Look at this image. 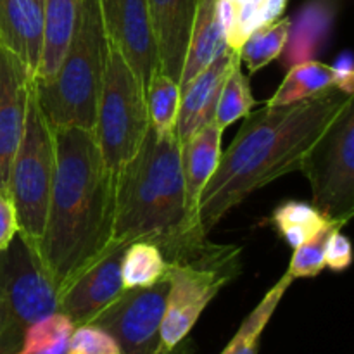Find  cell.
I'll use <instances>...</instances> for the list:
<instances>
[{
    "label": "cell",
    "mask_w": 354,
    "mask_h": 354,
    "mask_svg": "<svg viewBox=\"0 0 354 354\" xmlns=\"http://www.w3.org/2000/svg\"><path fill=\"white\" fill-rule=\"evenodd\" d=\"M54 130L55 171L37 252L59 294L109 249L116 175L100 154L93 130Z\"/></svg>",
    "instance_id": "1"
},
{
    "label": "cell",
    "mask_w": 354,
    "mask_h": 354,
    "mask_svg": "<svg viewBox=\"0 0 354 354\" xmlns=\"http://www.w3.org/2000/svg\"><path fill=\"white\" fill-rule=\"evenodd\" d=\"M351 97L334 88L289 106L249 113L201 194L197 220L203 234H209L252 192L299 171L304 156Z\"/></svg>",
    "instance_id": "2"
},
{
    "label": "cell",
    "mask_w": 354,
    "mask_h": 354,
    "mask_svg": "<svg viewBox=\"0 0 354 354\" xmlns=\"http://www.w3.org/2000/svg\"><path fill=\"white\" fill-rule=\"evenodd\" d=\"M151 242L168 263L201 258L211 242L187 206L180 142L149 127L137 154L116 173L109 245Z\"/></svg>",
    "instance_id": "3"
},
{
    "label": "cell",
    "mask_w": 354,
    "mask_h": 354,
    "mask_svg": "<svg viewBox=\"0 0 354 354\" xmlns=\"http://www.w3.org/2000/svg\"><path fill=\"white\" fill-rule=\"evenodd\" d=\"M109 55V38L99 0H82L75 31L47 82H33L40 109L52 128L93 130L97 102Z\"/></svg>",
    "instance_id": "4"
},
{
    "label": "cell",
    "mask_w": 354,
    "mask_h": 354,
    "mask_svg": "<svg viewBox=\"0 0 354 354\" xmlns=\"http://www.w3.org/2000/svg\"><path fill=\"white\" fill-rule=\"evenodd\" d=\"M55 171L54 130L40 109L33 83L28 93V113L7 182V196L16 211L17 234L37 249L44 235Z\"/></svg>",
    "instance_id": "5"
},
{
    "label": "cell",
    "mask_w": 354,
    "mask_h": 354,
    "mask_svg": "<svg viewBox=\"0 0 354 354\" xmlns=\"http://www.w3.org/2000/svg\"><path fill=\"white\" fill-rule=\"evenodd\" d=\"M149 127L144 86L109 41L93 135L104 161L114 175L137 154Z\"/></svg>",
    "instance_id": "6"
},
{
    "label": "cell",
    "mask_w": 354,
    "mask_h": 354,
    "mask_svg": "<svg viewBox=\"0 0 354 354\" xmlns=\"http://www.w3.org/2000/svg\"><path fill=\"white\" fill-rule=\"evenodd\" d=\"M0 354L16 353L31 324L59 311L57 287L19 234L0 251Z\"/></svg>",
    "instance_id": "7"
},
{
    "label": "cell",
    "mask_w": 354,
    "mask_h": 354,
    "mask_svg": "<svg viewBox=\"0 0 354 354\" xmlns=\"http://www.w3.org/2000/svg\"><path fill=\"white\" fill-rule=\"evenodd\" d=\"M241 249L216 245L207 256L168 263V297L161 324L162 353L175 349L197 324L207 304L237 275Z\"/></svg>",
    "instance_id": "8"
},
{
    "label": "cell",
    "mask_w": 354,
    "mask_h": 354,
    "mask_svg": "<svg viewBox=\"0 0 354 354\" xmlns=\"http://www.w3.org/2000/svg\"><path fill=\"white\" fill-rule=\"evenodd\" d=\"M299 171L310 182L313 206L348 223L354 214V97L308 151Z\"/></svg>",
    "instance_id": "9"
},
{
    "label": "cell",
    "mask_w": 354,
    "mask_h": 354,
    "mask_svg": "<svg viewBox=\"0 0 354 354\" xmlns=\"http://www.w3.org/2000/svg\"><path fill=\"white\" fill-rule=\"evenodd\" d=\"M168 289V277L154 286L124 289L90 324L106 330L118 342L121 354H161Z\"/></svg>",
    "instance_id": "10"
},
{
    "label": "cell",
    "mask_w": 354,
    "mask_h": 354,
    "mask_svg": "<svg viewBox=\"0 0 354 354\" xmlns=\"http://www.w3.org/2000/svg\"><path fill=\"white\" fill-rule=\"evenodd\" d=\"M111 44L120 50L144 90L159 69L147 0H99Z\"/></svg>",
    "instance_id": "11"
},
{
    "label": "cell",
    "mask_w": 354,
    "mask_h": 354,
    "mask_svg": "<svg viewBox=\"0 0 354 354\" xmlns=\"http://www.w3.org/2000/svg\"><path fill=\"white\" fill-rule=\"evenodd\" d=\"M124 249L121 245H109L95 263L59 294V313L66 315L75 327L90 324L124 290L121 280Z\"/></svg>",
    "instance_id": "12"
},
{
    "label": "cell",
    "mask_w": 354,
    "mask_h": 354,
    "mask_svg": "<svg viewBox=\"0 0 354 354\" xmlns=\"http://www.w3.org/2000/svg\"><path fill=\"white\" fill-rule=\"evenodd\" d=\"M33 80L19 57L0 45V192L7 194L10 165L23 138Z\"/></svg>",
    "instance_id": "13"
},
{
    "label": "cell",
    "mask_w": 354,
    "mask_h": 354,
    "mask_svg": "<svg viewBox=\"0 0 354 354\" xmlns=\"http://www.w3.org/2000/svg\"><path fill=\"white\" fill-rule=\"evenodd\" d=\"M237 64H241L239 50L228 48L182 90L175 127L180 144L189 140L203 127L213 123L225 80Z\"/></svg>",
    "instance_id": "14"
},
{
    "label": "cell",
    "mask_w": 354,
    "mask_h": 354,
    "mask_svg": "<svg viewBox=\"0 0 354 354\" xmlns=\"http://www.w3.org/2000/svg\"><path fill=\"white\" fill-rule=\"evenodd\" d=\"M159 71L178 83L185 64L197 0H147Z\"/></svg>",
    "instance_id": "15"
},
{
    "label": "cell",
    "mask_w": 354,
    "mask_h": 354,
    "mask_svg": "<svg viewBox=\"0 0 354 354\" xmlns=\"http://www.w3.org/2000/svg\"><path fill=\"white\" fill-rule=\"evenodd\" d=\"M0 45L19 57L35 80L44 48V0H0Z\"/></svg>",
    "instance_id": "16"
},
{
    "label": "cell",
    "mask_w": 354,
    "mask_h": 354,
    "mask_svg": "<svg viewBox=\"0 0 354 354\" xmlns=\"http://www.w3.org/2000/svg\"><path fill=\"white\" fill-rule=\"evenodd\" d=\"M335 14V0H310L299 10L296 19H290L286 47L280 54L283 66L290 68L299 62L317 59L330 37Z\"/></svg>",
    "instance_id": "17"
},
{
    "label": "cell",
    "mask_w": 354,
    "mask_h": 354,
    "mask_svg": "<svg viewBox=\"0 0 354 354\" xmlns=\"http://www.w3.org/2000/svg\"><path fill=\"white\" fill-rule=\"evenodd\" d=\"M221 133H223L221 128H218L214 123H209L196 131L189 140L180 144L187 206L197 225H199L197 206H199L201 194H203L204 187L209 183L213 173L216 171V166L221 158Z\"/></svg>",
    "instance_id": "18"
},
{
    "label": "cell",
    "mask_w": 354,
    "mask_h": 354,
    "mask_svg": "<svg viewBox=\"0 0 354 354\" xmlns=\"http://www.w3.org/2000/svg\"><path fill=\"white\" fill-rule=\"evenodd\" d=\"M228 48L223 24L218 16V0H197L196 19L178 82L180 92Z\"/></svg>",
    "instance_id": "19"
},
{
    "label": "cell",
    "mask_w": 354,
    "mask_h": 354,
    "mask_svg": "<svg viewBox=\"0 0 354 354\" xmlns=\"http://www.w3.org/2000/svg\"><path fill=\"white\" fill-rule=\"evenodd\" d=\"M80 6L82 0H44V48L33 82H47L57 71L75 31Z\"/></svg>",
    "instance_id": "20"
},
{
    "label": "cell",
    "mask_w": 354,
    "mask_h": 354,
    "mask_svg": "<svg viewBox=\"0 0 354 354\" xmlns=\"http://www.w3.org/2000/svg\"><path fill=\"white\" fill-rule=\"evenodd\" d=\"M334 88L330 66L317 59L299 62V64L290 66L283 82L280 83L266 106H289V104L311 99Z\"/></svg>",
    "instance_id": "21"
},
{
    "label": "cell",
    "mask_w": 354,
    "mask_h": 354,
    "mask_svg": "<svg viewBox=\"0 0 354 354\" xmlns=\"http://www.w3.org/2000/svg\"><path fill=\"white\" fill-rule=\"evenodd\" d=\"M292 277L289 273L282 277L268 292L265 294L258 306L249 313V317L242 322L241 328L234 335L225 351L221 354H256L258 351V342L261 337L263 330L266 328L268 322L272 320L277 306L282 301L283 294L287 292L289 286L292 283Z\"/></svg>",
    "instance_id": "22"
},
{
    "label": "cell",
    "mask_w": 354,
    "mask_h": 354,
    "mask_svg": "<svg viewBox=\"0 0 354 354\" xmlns=\"http://www.w3.org/2000/svg\"><path fill=\"white\" fill-rule=\"evenodd\" d=\"M168 273V261L161 249L151 242H131L121 259V280L124 289L149 287L162 280Z\"/></svg>",
    "instance_id": "23"
},
{
    "label": "cell",
    "mask_w": 354,
    "mask_h": 354,
    "mask_svg": "<svg viewBox=\"0 0 354 354\" xmlns=\"http://www.w3.org/2000/svg\"><path fill=\"white\" fill-rule=\"evenodd\" d=\"M277 230L292 249L299 248L313 237L330 218L317 209L313 204L303 201H286L272 214Z\"/></svg>",
    "instance_id": "24"
},
{
    "label": "cell",
    "mask_w": 354,
    "mask_h": 354,
    "mask_svg": "<svg viewBox=\"0 0 354 354\" xmlns=\"http://www.w3.org/2000/svg\"><path fill=\"white\" fill-rule=\"evenodd\" d=\"M180 97L182 92L178 83L158 69L145 88L149 121L158 135H175Z\"/></svg>",
    "instance_id": "25"
},
{
    "label": "cell",
    "mask_w": 354,
    "mask_h": 354,
    "mask_svg": "<svg viewBox=\"0 0 354 354\" xmlns=\"http://www.w3.org/2000/svg\"><path fill=\"white\" fill-rule=\"evenodd\" d=\"M73 330V322L55 311L26 328L19 349L14 354H66Z\"/></svg>",
    "instance_id": "26"
},
{
    "label": "cell",
    "mask_w": 354,
    "mask_h": 354,
    "mask_svg": "<svg viewBox=\"0 0 354 354\" xmlns=\"http://www.w3.org/2000/svg\"><path fill=\"white\" fill-rule=\"evenodd\" d=\"M289 28V17H280V19L265 24V26L258 28L249 35L248 40L239 48L241 62H245L249 73L259 71L268 62L280 57L283 47H286Z\"/></svg>",
    "instance_id": "27"
},
{
    "label": "cell",
    "mask_w": 354,
    "mask_h": 354,
    "mask_svg": "<svg viewBox=\"0 0 354 354\" xmlns=\"http://www.w3.org/2000/svg\"><path fill=\"white\" fill-rule=\"evenodd\" d=\"M241 64H237L232 69L228 78L225 80L223 88H221L220 100H218L216 113H214L213 120V123L218 128H221V130H225L227 127L234 124L235 121L248 116L252 111V107L256 106L251 86H249V80L242 73Z\"/></svg>",
    "instance_id": "28"
},
{
    "label": "cell",
    "mask_w": 354,
    "mask_h": 354,
    "mask_svg": "<svg viewBox=\"0 0 354 354\" xmlns=\"http://www.w3.org/2000/svg\"><path fill=\"white\" fill-rule=\"evenodd\" d=\"M346 225L342 220H328L325 227H322L313 237L308 239L303 245L294 249L292 259L287 273L292 279H311L317 277L325 268V254H327V245L334 232L341 230Z\"/></svg>",
    "instance_id": "29"
},
{
    "label": "cell",
    "mask_w": 354,
    "mask_h": 354,
    "mask_svg": "<svg viewBox=\"0 0 354 354\" xmlns=\"http://www.w3.org/2000/svg\"><path fill=\"white\" fill-rule=\"evenodd\" d=\"M66 354H121V349L106 330L85 324L75 327Z\"/></svg>",
    "instance_id": "30"
},
{
    "label": "cell",
    "mask_w": 354,
    "mask_h": 354,
    "mask_svg": "<svg viewBox=\"0 0 354 354\" xmlns=\"http://www.w3.org/2000/svg\"><path fill=\"white\" fill-rule=\"evenodd\" d=\"M353 261V248L351 241L341 234V230L334 232L327 245V254H325V265L334 272H344L349 268Z\"/></svg>",
    "instance_id": "31"
},
{
    "label": "cell",
    "mask_w": 354,
    "mask_h": 354,
    "mask_svg": "<svg viewBox=\"0 0 354 354\" xmlns=\"http://www.w3.org/2000/svg\"><path fill=\"white\" fill-rule=\"evenodd\" d=\"M334 76V86L346 95H354V61L349 50L337 55L334 64L330 66Z\"/></svg>",
    "instance_id": "32"
},
{
    "label": "cell",
    "mask_w": 354,
    "mask_h": 354,
    "mask_svg": "<svg viewBox=\"0 0 354 354\" xmlns=\"http://www.w3.org/2000/svg\"><path fill=\"white\" fill-rule=\"evenodd\" d=\"M17 234V220L16 211H14L12 203L9 196L0 192V251L9 245L14 235Z\"/></svg>",
    "instance_id": "33"
},
{
    "label": "cell",
    "mask_w": 354,
    "mask_h": 354,
    "mask_svg": "<svg viewBox=\"0 0 354 354\" xmlns=\"http://www.w3.org/2000/svg\"><path fill=\"white\" fill-rule=\"evenodd\" d=\"M3 327V313H2V306H0V332H2Z\"/></svg>",
    "instance_id": "34"
},
{
    "label": "cell",
    "mask_w": 354,
    "mask_h": 354,
    "mask_svg": "<svg viewBox=\"0 0 354 354\" xmlns=\"http://www.w3.org/2000/svg\"><path fill=\"white\" fill-rule=\"evenodd\" d=\"M161 354H162V353H161Z\"/></svg>",
    "instance_id": "35"
}]
</instances>
